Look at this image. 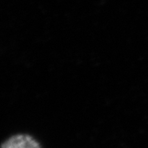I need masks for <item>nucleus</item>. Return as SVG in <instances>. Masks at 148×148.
<instances>
[{"mask_svg": "<svg viewBox=\"0 0 148 148\" xmlns=\"http://www.w3.org/2000/svg\"><path fill=\"white\" fill-rule=\"evenodd\" d=\"M1 148H41L36 139L27 134H18L2 143Z\"/></svg>", "mask_w": 148, "mask_h": 148, "instance_id": "obj_1", "label": "nucleus"}]
</instances>
